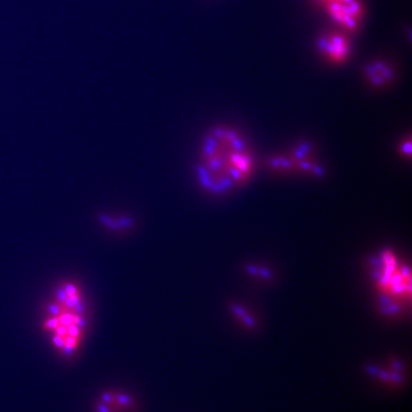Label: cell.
I'll list each match as a JSON object with an SVG mask.
<instances>
[{
	"mask_svg": "<svg viewBox=\"0 0 412 412\" xmlns=\"http://www.w3.org/2000/svg\"><path fill=\"white\" fill-rule=\"evenodd\" d=\"M48 312L53 317H58L64 312V310L61 304H51L48 306Z\"/></svg>",
	"mask_w": 412,
	"mask_h": 412,
	"instance_id": "7",
	"label": "cell"
},
{
	"mask_svg": "<svg viewBox=\"0 0 412 412\" xmlns=\"http://www.w3.org/2000/svg\"><path fill=\"white\" fill-rule=\"evenodd\" d=\"M252 169V154L237 131L216 127L204 137L195 174L205 191L212 194L229 191L244 183Z\"/></svg>",
	"mask_w": 412,
	"mask_h": 412,
	"instance_id": "1",
	"label": "cell"
},
{
	"mask_svg": "<svg viewBox=\"0 0 412 412\" xmlns=\"http://www.w3.org/2000/svg\"><path fill=\"white\" fill-rule=\"evenodd\" d=\"M53 343L56 347L62 348L64 346V338L60 337L58 335H54L53 338Z\"/></svg>",
	"mask_w": 412,
	"mask_h": 412,
	"instance_id": "13",
	"label": "cell"
},
{
	"mask_svg": "<svg viewBox=\"0 0 412 412\" xmlns=\"http://www.w3.org/2000/svg\"><path fill=\"white\" fill-rule=\"evenodd\" d=\"M114 396H115V406L119 407L120 409L127 410L133 405L131 397L128 396L127 394L119 392V393L114 394Z\"/></svg>",
	"mask_w": 412,
	"mask_h": 412,
	"instance_id": "6",
	"label": "cell"
},
{
	"mask_svg": "<svg viewBox=\"0 0 412 412\" xmlns=\"http://www.w3.org/2000/svg\"><path fill=\"white\" fill-rule=\"evenodd\" d=\"M334 20L343 26L353 29L361 16V6L357 0H322Z\"/></svg>",
	"mask_w": 412,
	"mask_h": 412,
	"instance_id": "2",
	"label": "cell"
},
{
	"mask_svg": "<svg viewBox=\"0 0 412 412\" xmlns=\"http://www.w3.org/2000/svg\"><path fill=\"white\" fill-rule=\"evenodd\" d=\"M56 298H57L58 304H61V305L64 304V302L66 301L67 298H68V295H67L66 291H65V289L63 287H60V288L57 289Z\"/></svg>",
	"mask_w": 412,
	"mask_h": 412,
	"instance_id": "11",
	"label": "cell"
},
{
	"mask_svg": "<svg viewBox=\"0 0 412 412\" xmlns=\"http://www.w3.org/2000/svg\"><path fill=\"white\" fill-rule=\"evenodd\" d=\"M96 410H97V412H111L110 406L107 405L105 403H103V402L97 404Z\"/></svg>",
	"mask_w": 412,
	"mask_h": 412,
	"instance_id": "14",
	"label": "cell"
},
{
	"mask_svg": "<svg viewBox=\"0 0 412 412\" xmlns=\"http://www.w3.org/2000/svg\"><path fill=\"white\" fill-rule=\"evenodd\" d=\"M367 76L371 82L376 85L384 84L392 77L391 70L384 63L376 62L367 68Z\"/></svg>",
	"mask_w": 412,
	"mask_h": 412,
	"instance_id": "5",
	"label": "cell"
},
{
	"mask_svg": "<svg viewBox=\"0 0 412 412\" xmlns=\"http://www.w3.org/2000/svg\"><path fill=\"white\" fill-rule=\"evenodd\" d=\"M319 47L321 53L334 62H343L350 53L349 42L339 34H331L321 38Z\"/></svg>",
	"mask_w": 412,
	"mask_h": 412,
	"instance_id": "3",
	"label": "cell"
},
{
	"mask_svg": "<svg viewBox=\"0 0 412 412\" xmlns=\"http://www.w3.org/2000/svg\"><path fill=\"white\" fill-rule=\"evenodd\" d=\"M101 399H102L103 403H105L109 406L115 405V396H114V394H112L110 392H104L101 395Z\"/></svg>",
	"mask_w": 412,
	"mask_h": 412,
	"instance_id": "12",
	"label": "cell"
},
{
	"mask_svg": "<svg viewBox=\"0 0 412 412\" xmlns=\"http://www.w3.org/2000/svg\"><path fill=\"white\" fill-rule=\"evenodd\" d=\"M99 221L101 224L111 230H121L124 228H130L133 221L126 216H120L119 214H101Z\"/></svg>",
	"mask_w": 412,
	"mask_h": 412,
	"instance_id": "4",
	"label": "cell"
},
{
	"mask_svg": "<svg viewBox=\"0 0 412 412\" xmlns=\"http://www.w3.org/2000/svg\"><path fill=\"white\" fill-rule=\"evenodd\" d=\"M59 320L57 317H53L51 319L47 320L44 322V328L46 330H54L59 325Z\"/></svg>",
	"mask_w": 412,
	"mask_h": 412,
	"instance_id": "9",
	"label": "cell"
},
{
	"mask_svg": "<svg viewBox=\"0 0 412 412\" xmlns=\"http://www.w3.org/2000/svg\"><path fill=\"white\" fill-rule=\"evenodd\" d=\"M80 335H81V328L76 323H72L67 326V336H72V337L80 339Z\"/></svg>",
	"mask_w": 412,
	"mask_h": 412,
	"instance_id": "8",
	"label": "cell"
},
{
	"mask_svg": "<svg viewBox=\"0 0 412 412\" xmlns=\"http://www.w3.org/2000/svg\"><path fill=\"white\" fill-rule=\"evenodd\" d=\"M63 288L65 289L68 297H73V296L79 295L78 287L75 284H73V283H67V284H65L63 286Z\"/></svg>",
	"mask_w": 412,
	"mask_h": 412,
	"instance_id": "10",
	"label": "cell"
}]
</instances>
